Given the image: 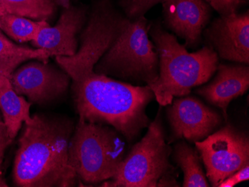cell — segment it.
Returning <instances> with one entry per match:
<instances>
[{"label":"cell","instance_id":"obj_25","mask_svg":"<svg viewBox=\"0 0 249 187\" xmlns=\"http://www.w3.org/2000/svg\"><path fill=\"white\" fill-rule=\"evenodd\" d=\"M6 12H5V10L4 8H2V7L0 6V16H2V15H6Z\"/></svg>","mask_w":249,"mask_h":187},{"label":"cell","instance_id":"obj_18","mask_svg":"<svg viewBox=\"0 0 249 187\" xmlns=\"http://www.w3.org/2000/svg\"><path fill=\"white\" fill-rule=\"evenodd\" d=\"M69 4L68 0H0V6L7 13L35 20L47 21L53 17L58 6Z\"/></svg>","mask_w":249,"mask_h":187},{"label":"cell","instance_id":"obj_16","mask_svg":"<svg viewBox=\"0 0 249 187\" xmlns=\"http://www.w3.org/2000/svg\"><path fill=\"white\" fill-rule=\"evenodd\" d=\"M51 54L43 49L22 47L11 41L0 30V76L11 79V75L22 63L31 60L47 62Z\"/></svg>","mask_w":249,"mask_h":187},{"label":"cell","instance_id":"obj_6","mask_svg":"<svg viewBox=\"0 0 249 187\" xmlns=\"http://www.w3.org/2000/svg\"><path fill=\"white\" fill-rule=\"evenodd\" d=\"M171 149L165 139L159 117L148 126L145 136L137 142L122 162L114 178L103 187H156L163 176L175 174L169 161Z\"/></svg>","mask_w":249,"mask_h":187},{"label":"cell","instance_id":"obj_15","mask_svg":"<svg viewBox=\"0 0 249 187\" xmlns=\"http://www.w3.org/2000/svg\"><path fill=\"white\" fill-rule=\"evenodd\" d=\"M31 105L32 103L15 91L10 78L0 76V111L12 140L18 135L22 122L32 121Z\"/></svg>","mask_w":249,"mask_h":187},{"label":"cell","instance_id":"obj_20","mask_svg":"<svg viewBox=\"0 0 249 187\" xmlns=\"http://www.w3.org/2000/svg\"><path fill=\"white\" fill-rule=\"evenodd\" d=\"M164 0H120L122 8L130 20H135L145 17L151 8Z\"/></svg>","mask_w":249,"mask_h":187},{"label":"cell","instance_id":"obj_17","mask_svg":"<svg viewBox=\"0 0 249 187\" xmlns=\"http://www.w3.org/2000/svg\"><path fill=\"white\" fill-rule=\"evenodd\" d=\"M173 156L184 174L182 187H211L196 149L187 144L185 141H180L175 146Z\"/></svg>","mask_w":249,"mask_h":187},{"label":"cell","instance_id":"obj_12","mask_svg":"<svg viewBox=\"0 0 249 187\" xmlns=\"http://www.w3.org/2000/svg\"><path fill=\"white\" fill-rule=\"evenodd\" d=\"M162 5L166 26L185 41V47H197L212 15V8L208 2L205 0H164Z\"/></svg>","mask_w":249,"mask_h":187},{"label":"cell","instance_id":"obj_13","mask_svg":"<svg viewBox=\"0 0 249 187\" xmlns=\"http://www.w3.org/2000/svg\"><path fill=\"white\" fill-rule=\"evenodd\" d=\"M86 14L85 8L69 4L64 7L57 23L42 29L32 45L47 50L51 56H72L78 51L77 35L85 26Z\"/></svg>","mask_w":249,"mask_h":187},{"label":"cell","instance_id":"obj_4","mask_svg":"<svg viewBox=\"0 0 249 187\" xmlns=\"http://www.w3.org/2000/svg\"><path fill=\"white\" fill-rule=\"evenodd\" d=\"M125 139L110 125L79 118L69 145V164L78 179L97 184L114 178L126 155Z\"/></svg>","mask_w":249,"mask_h":187},{"label":"cell","instance_id":"obj_5","mask_svg":"<svg viewBox=\"0 0 249 187\" xmlns=\"http://www.w3.org/2000/svg\"><path fill=\"white\" fill-rule=\"evenodd\" d=\"M150 25L145 17L126 23L115 43L93 68L96 73L143 82L149 87L158 80L159 58L149 37Z\"/></svg>","mask_w":249,"mask_h":187},{"label":"cell","instance_id":"obj_9","mask_svg":"<svg viewBox=\"0 0 249 187\" xmlns=\"http://www.w3.org/2000/svg\"><path fill=\"white\" fill-rule=\"evenodd\" d=\"M70 76L64 69L44 61H30L11 75L14 90L28 98L29 102L43 104L54 101L67 92Z\"/></svg>","mask_w":249,"mask_h":187},{"label":"cell","instance_id":"obj_2","mask_svg":"<svg viewBox=\"0 0 249 187\" xmlns=\"http://www.w3.org/2000/svg\"><path fill=\"white\" fill-rule=\"evenodd\" d=\"M72 81L79 118L110 125L128 141L151 123L146 107L155 95L148 85L134 86L93 70Z\"/></svg>","mask_w":249,"mask_h":187},{"label":"cell","instance_id":"obj_1","mask_svg":"<svg viewBox=\"0 0 249 187\" xmlns=\"http://www.w3.org/2000/svg\"><path fill=\"white\" fill-rule=\"evenodd\" d=\"M75 126L71 119L35 114L25 123L13 170L20 187H73L78 177L69 164V145Z\"/></svg>","mask_w":249,"mask_h":187},{"label":"cell","instance_id":"obj_11","mask_svg":"<svg viewBox=\"0 0 249 187\" xmlns=\"http://www.w3.org/2000/svg\"><path fill=\"white\" fill-rule=\"evenodd\" d=\"M204 32L218 56L237 64L249 63V13L220 15Z\"/></svg>","mask_w":249,"mask_h":187},{"label":"cell","instance_id":"obj_22","mask_svg":"<svg viewBox=\"0 0 249 187\" xmlns=\"http://www.w3.org/2000/svg\"><path fill=\"white\" fill-rule=\"evenodd\" d=\"M249 180V164L240 169L238 171L225 178L219 184L218 187H233L236 184L248 181Z\"/></svg>","mask_w":249,"mask_h":187},{"label":"cell","instance_id":"obj_14","mask_svg":"<svg viewBox=\"0 0 249 187\" xmlns=\"http://www.w3.org/2000/svg\"><path fill=\"white\" fill-rule=\"evenodd\" d=\"M215 72L213 79L196 92L210 104L220 108L226 118L231 102L249 90V64H218Z\"/></svg>","mask_w":249,"mask_h":187},{"label":"cell","instance_id":"obj_23","mask_svg":"<svg viewBox=\"0 0 249 187\" xmlns=\"http://www.w3.org/2000/svg\"><path fill=\"white\" fill-rule=\"evenodd\" d=\"M12 141L13 140L10 138L9 135H8V129H7L6 125L4 122L3 119L0 115V174H1V169H2L5 150L12 142Z\"/></svg>","mask_w":249,"mask_h":187},{"label":"cell","instance_id":"obj_19","mask_svg":"<svg viewBox=\"0 0 249 187\" xmlns=\"http://www.w3.org/2000/svg\"><path fill=\"white\" fill-rule=\"evenodd\" d=\"M50 26L46 20H35L12 14L0 16V30L18 43L32 42L42 29Z\"/></svg>","mask_w":249,"mask_h":187},{"label":"cell","instance_id":"obj_8","mask_svg":"<svg viewBox=\"0 0 249 187\" xmlns=\"http://www.w3.org/2000/svg\"><path fill=\"white\" fill-rule=\"evenodd\" d=\"M195 144L212 187H218L225 178L249 164V136L231 124Z\"/></svg>","mask_w":249,"mask_h":187},{"label":"cell","instance_id":"obj_24","mask_svg":"<svg viewBox=\"0 0 249 187\" xmlns=\"http://www.w3.org/2000/svg\"><path fill=\"white\" fill-rule=\"evenodd\" d=\"M157 187H180V184L176 180V174H167L158 181Z\"/></svg>","mask_w":249,"mask_h":187},{"label":"cell","instance_id":"obj_21","mask_svg":"<svg viewBox=\"0 0 249 187\" xmlns=\"http://www.w3.org/2000/svg\"><path fill=\"white\" fill-rule=\"evenodd\" d=\"M208 5L216 10L220 15L236 13L242 7L249 2V0H205Z\"/></svg>","mask_w":249,"mask_h":187},{"label":"cell","instance_id":"obj_3","mask_svg":"<svg viewBox=\"0 0 249 187\" xmlns=\"http://www.w3.org/2000/svg\"><path fill=\"white\" fill-rule=\"evenodd\" d=\"M149 32L159 58L158 79L150 88L160 105H169L175 97L190 94L193 88L207 83L216 72L219 58L209 46L189 52L176 35L160 24L150 26Z\"/></svg>","mask_w":249,"mask_h":187},{"label":"cell","instance_id":"obj_7","mask_svg":"<svg viewBox=\"0 0 249 187\" xmlns=\"http://www.w3.org/2000/svg\"><path fill=\"white\" fill-rule=\"evenodd\" d=\"M127 19L114 9L108 0H101L89 15L77 52L71 57H55L56 61L72 80L89 73L115 43Z\"/></svg>","mask_w":249,"mask_h":187},{"label":"cell","instance_id":"obj_10","mask_svg":"<svg viewBox=\"0 0 249 187\" xmlns=\"http://www.w3.org/2000/svg\"><path fill=\"white\" fill-rule=\"evenodd\" d=\"M166 117L173 140L184 139L195 142L205 139L222 123V117L194 96L173 100L166 107Z\"/></svg>","mask_w":249,"mask_h":187}]
</instances>
